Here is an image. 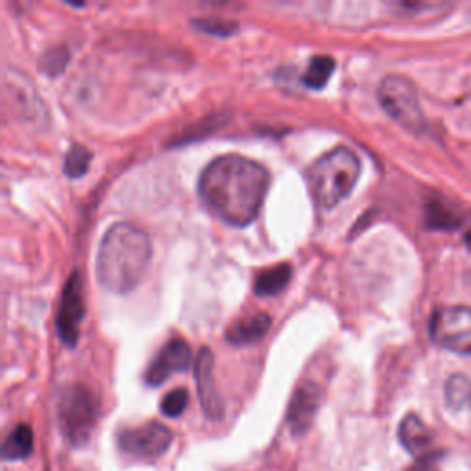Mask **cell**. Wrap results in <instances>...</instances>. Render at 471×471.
<instances>
[{"label": "cell", "instance_id": "19", "mask_svg": "<svg viewBox=\"0 0 471 471\" xmlns=\"http://www.w3.org/2000/svg\"><path fill=\"white\" fill-rule=\"evenodd\" d=\"M68 59H70V54H68V50L65 49V46H56V49H50L49 52H46L41 58L39 68L42 70L44 74H49V76L54 78V76L61 74L63 70L66 68Z\"/></svg>", "mask_w": 471, "mask_h": 471}, {"label": "cell", "instance_id": "15", "mask_svg": "<svg viewBox=\"0 0 471 471\" xmlns=\"http://www.w3.org/2000/svg\"><path fill=\"white\" fill-rule=\"evenodd\" d=\"M291 276H293V269L290 264H278L258 274L254 291L260 297H274L288 288Z\"/></svg>", "mask_w": 471, "mask_h": 471}, {"label": "cell", "instance_id": "9", "mask_svg": "<svg viewBox=\"0 0 471 471\" xmlns=\"http://www.w3.org/2000/svg\"><path fill=\"white\" fill-rule=\"evenodd\" d=\"M194 374H196V387L199 404L205 416L212 421H220L225 414V405L221 394L216 385L214 375V353L210 348H201L197 358L194 361Z\"/></svg>", "mask_w": 471, "mask_h": 471}, {"label": "cell", "instance_id": "2", "mask_svg": "<svg viewBox=\"0 0 471 471\" xmlns=\"http://www.w3.org/2000/svg\"><path fill=\"white\" fill-rule=\"evenodd\" d=\"M151 262L150 236L131 223L112 225L100 243L97 274L112 293H129L143 282Z\"/></svg>", "mask_w": 471, "mask_h": 471}, {"label": "cell", "instance_id": "20", "mask_svg": "<svg viewBox=\"0 0 471 471\" xmlns=\"http://www.w3.org/2000/svg\"><path fill=\"white\" fill-rule=\"evenodd\" d=\"M188 404H190V394H188L186 389H174L164 396L160 402V411L164 416L168 418H179L186 409Z\"/></svg>", "mask_w": 471, "mask_h": 471}, {"label": "cell", "instance_id": "17", "mask_svg": "<svg viewBox=\"0 0 471 471\" xmlns=\"http://www.w3.org/2000/svg\"><path fill=\"white\" fill-rule=\"evenodd\" d=\"M336 70V61L332 56H313L308 63V68L302 76V83L310 89H322Z\"/></svg>", "mask_w": 471, "mask_h": 471}, {"label": "cell", "instance_id": "8", "mask_svg": "<svg viewBox=\"0 0 471 471\" xmlns=\"http://www.w3.org/2000/svg\"><path fill=\"white\" fill-rule=\"evenodd\" d=\"M83 317H85V304H83L81 278L80 273L74 271L68 276L66 284L63 288L59 300V313H58V334L66 346L74 348L78 344Z\"/></svg>", "mask_w": 471, "mask_h": 471}, {"label": "cell", "instance_id": "5", "mask_svg": "<svg viewBox=\"0 0 471 471\" xmlns=\"http://www.w3.org/2000/svg\"><path fill=\"white\" fill-rule=\"evenodd\" d=\"M378 98L385 112L399 126L413 133H421L426 129V118H423L418 90L411 80L399 74H389L383 78L378 89Z\"/></svg>", "mask_w": 471, "mask_h": 471}, {"label": "cell", "instance_id": "14", "mask_svg": "<svg viewBox=\"0 0 471 471\" xmlns=\"http://www.w3.org/2000/svg\"><path fill=\"white\" fill-rule=\"evenodd\" d=\"M34 452V431L27 423H19L3 444L4 460H25Z\"/></svg>", "mask_w": 471, "mask_h": 471}, {"label": "cell", "instance_id": "21", "mask_svg": "<svg viewBox=\"0 0 471 471\" xmlns=\"http://www.w3.org/2000/svg\"><path fill=\"white\" fill-rule=\"evenodd\" d=\"M428 223L433 228H455L459 225L457 218H453L452 214V210L436 203L428 206Z\"/></svg>", "mask_w": 471, "mask_h": 471}, {"label": "cell", "instance_id": "22", "mask_svg": "<svg viewBox=\"0 0 471 471\" xmlns=\"http://www.w3.org/2000/svg\"><path fill=\"white\" fill-rule=\"evenodd\" d=\"M194 25L201 30V32H206V34H214V35H230L236 32V28H238V25H234V22H227V20H196Z\"/></svg>", "mask_w": 471, "mask_h": 471}, {"label": "cell", "instance_id": "13", "mask_svg": "<svg viewBox=\"0 0 471 471\" xmlns=\"http://www.w3.org/2000/svg\"><path fill=\"white\" fill-rule=\"evenodd\" d=\"M271 328V317L266 313H254L247 315L240 320H236L230 324L227 329V341L230 344H251L260 341L262 337L267 336Z\"/></svg>", "mask_w": 471, "mask_h": 471}, {"label": "cell", "instance_id": "23", "mask_svg": "<svg viewBox=\"0 0 471 471\" xmlns=\"http://www.w3.org/2000/svg\"><path fill=\"white\" fill-rule=\"evenodd\" d=\"M444 453H428V455H423L420 457V460L407 471H438V459H442Z\"/></svg>", "mask_w": 471, "mask_h": 471}, {"label": "cell", "instance_id": "7", "mask_svg": "<svg viewBox=\"0 0 471 471\" xmlns=\"http://www.w3.org/2000/svg\"><path fill=\"white\" fill-rule=\"evenodd\" d=\"M174 433L160 421H148L144 426L129 428L118 435L120 450L135 459H157L168 452Z\"/></svg>", "mask_w": 471, "mask_h": 471}, {"label": "cell", "instance_id": "18", "mask_svg": "<svg viewBox=\"0 0 471 471\" xmlns=\"http://www.w3.org/2000/svg\"><path fill=\"white\" fill-rule=\"evenodd\" d=\"M90 160H92V153L85 146L81 144L70 146L65 157V174L73 179L85 175L90 166Z\"/></svg>", "mask_w": 471, "mask_h": 471}, {"label": "cell", "instance_id": "6", "mask_svg": "<svg viewBox=\"0 0 471 471\" xmlns=\"http://www.w3.org/2000/svg\"><path fill=\"white\" fill-rule=\"evenodd\" d=\"M429 336L435 344L460 356H471V308L444 305L429 320Z\"/></svg>", "mask_w": 471, "mask_h": 471}, {"label": "cell", "instance_id": "11", "mask_svg": "<svg viewBox=\"0 0 471 471\" xmlns=\"http://www.w3.org/2000/svg\"><path fill=\"white\" fill-rule=\"evenodd\" d=\"M322 390L313 382H304L293 392L288 407V426L295 436L304 435L312 428L313 418L319 411Z\"/></svg>", "mask_w": 471, "mask_h": 471}, {"label": "cell", "instance_id": "3", "mask_svg": "<svg viewBox=\"0 0 471 471\" xmlns=\"http://www.w3.org/2000/svg\"><path fill=\"white\" fill-rule=\"evenodd\" d=\"M361 175V160L346 146H337L319 157L308 170V186L320 208H334L356 186Z\"/></svg>", "mask_w": 471, "mask_h": 471}, {"label": "cell", "instance_id": "24", "mask_svg": "<svg viewBox=\"0 0 471 471\" xmlns=\"http://www.w3.org/2000/svg\"><path fill=\"white\" fill-rule=\"evenodd\" d=\"M466 243L471 247V230L466 234Z\"/></svg>", "mask_w": 471, "mask_h": 471}, {"label": "cell", "instance_id": "12", "mask_svg": "<svg viewBox=\"0 0 471 471\" xmlns=\"http://www.w3.org/2000/svg\"><path fill=\"white\" fill-rule=\"evenodd\" d=\"M399 444L404 445V450L411 455L423 457L428 455V450L433 444V433L423 423V420L416 414H407L398 428Z\"/></svg>", "mask_w": 471, "mask_h": 471}, {"label": "cell", "instance_id": "4", "mask_svg": "<svg viewBox=\"0 0 471 471\" xmlns=\"http://www.w3.org/2000/svg\"><path fill=\"white\" fill-rule=\"evenodd\" d=\"M100 414V402L92 390L81 383L63 389L58 404L59 428L70 445L81 447L90 440Z\"/></svg>", "mask_w": 471, "mask_h": 471}, {"label": "cell", "instance_id": "1", "mask_svg": "<svg viewBox=\"0 0 471 471\" xmlns=\"http://www.w3.org/2000/svg\"><path fill=\"white\" fill-rule=\"evenodd\" d=\"M269 172L247 157L223 155L212 160L199 179V196L221 221L245 227L260 214Z\"/></svg>", "mask_w": 471, "mask_h": 471}, {"label": "cell", "instance_id": "10", "mask_svg": "<svg viewBox=\"0 0 471 471\" xmlns=\"http://www.w3.org/2000/svg\"><path fill=\"white\" fill-rule=\"evenodd\" d=\"M192 365V348L184 339H172L162 346L146 370V383L158 387L175 372H184Z\"/></svg>", "mask_w": 471, "mask_h": 471}, {"label": "cell", "instance_id": "16", "mask_svg": "<svg viewBox=\"0 0 471 471\" xmlns=\"http://www.w3.org/2000/svg\"><path fill=\"white\" fill-rule=\"evenodd\" d=\"M445 404L455 413L471 409V380L462 374L452 375L445 383Z\"/></svg>", "mask_w": 471, "mask_h": 471}]
</instances>
